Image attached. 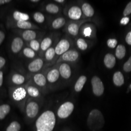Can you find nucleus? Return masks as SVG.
I'll return each mask as SVG.
<instances>
[{
  "label": "nucleus",
  "instance_id": "f3484780",
  "mask_svg": "<svg viewBox=\"0 0 131 131\" xmlns=\"http://www.w3.org/2000/svg\"><path fill=\"white\" fill-rule=\"evenodd\" d=\"M26 95V91L23 87H19L14 90L12 97L16 101H20L25 98Z\"/></svg>",
  "mask_w": 131,
  "mask_h": 131
},
{
  "label": "nucleus",
  "instance_id": "37998d69",
  "mask_svg": "<svg viewBox=\"0 0 131 131\" xmlns=\"http://www.w3.org/2000/svg\"><path fill=\"white\" fill-rule=\"evenodd\" d=\"M5 38V34L2 31L0 30V46L4 41Z\"/></svg>",
  "mask_w": 131,
  "mask_h": 131
},
{
  "label": "nucleus",
  "instance_id": "f704fd0d",
  "mask_svg": "<svg viewBox=\"0 0 131 131\" xmlns=\"http://www.w3.org/2000/svg\"><path fill=\"white\" fill-rule=\"evenodd\" d=\"M20 128V124L18 122H12L6 129V131H19Z\"/></svg>",
  "mask_w": 131,
  "mask_h": 131
},
{
  "label": "nucleus",
  "instance_id": "4468645a",
  "mask_svg": "<svg viewBox=\"0 0 131 131\" xmlns=\"http://www.w3.org/2000/svg\"><path fill=\"white\" fill-rule=\"evenodd\" d=\"M103 63L106 68L108 69H111L113 68L116 65V57L112 53H107L104 57Z\"/></svg>",
  "mask_w": 131,
  "mask_h": 131
},
{
  "label": "nucleus",
  "instance_id": "0eeeda50",
  "mask_svg": "<svg viewBox=\"0 0 131 131\" xmlns=\"http://www.w3.org/2000/svg\"><path fill=\"white\" fill-rule=\"evenodd\" d=\"M79 33L84 38H94L96 37V28L93 24L85 23L80 28Z\"/></svg>",
  "mask_w": 131,
  "mask_h": 131
},
{
  "label": "nucleus",
  "instance_id": "f03ea898",
  "mask_svg": "<svg viewBox=\"0 0 131 131\" xmlns=\"http://www.w3.org/2000/svg\"><path fill=\"white\" fill-rule=\"evenodd\" d=\"M104 123L102 113L99 110L94 109L89 113L88 119V125L90 130L96 131L101 129Z\"/></svg>",
  "mask_w": 131,
  "mask_h": 131
},
{
  "label": "nucleus",
  "instance_id": "a18cd8bd",
  "mask_svg": "<svg viewBox=\"0 0 131 131\" xmlns=\"http://www.w3.org/2000/svg\"><path fill=\"white\" fill-rule=\"evenodd\" d=\"M3 83V72L0 71V87L2 85Z\"/></svg>",
  "mask_w": 131,
  "mask_h": 131
},
{
  "label": "nucleus",
  "instance_id": "a19ab883",
  "mask_svg": "<svg viewBox=\"0 0 131 131\" xmlns=\"http://www.w3.org/2000/svg\"><path fill=\"white\" fill-rule=\"evenodd\" d=\"M125 41L128 45H131V31L127 34L125 38Z\"/></svg>",
  "mask_w": 131,
  "mask_h": 131
},
{
  "label": "nucleus",
  "instance_id": "20e7f679",
  "mask_svg": "<svg viewBox=\"0 0 131 131\" xmlns=\"http://www.w3.org/2000/svg\"><path fill=\"white\" fill-rule=\"evenodd\" d=\"M79 57V53L77 50L75 49H70L59 57L56 61V63L59 64L66 62L74 63L78 60Z\"/></svg>",
  "mask_w": 131,
  "mask_h": 131
},
{
  "label": "nucleus",
  "instance_id": "cd10ccee",
  "mask_svg": "<svg viewBox=\"0 0 131 131\" xmlns=\"http://www.w3.org/2000/svg\"><path fill=\"white\" fill-rule=\"evenodd\" d=\"M45 9L47 12L51 14H56L59 12L60 8L58 5L54 4H49L46 5L45 7Z\"/></svg>",
  "mask_w": 131,
  "mask_h": 131
},
{
  "label": "nucleus",
  "instance_id": "e433bc0d",
  "mask_svg": "<svg viewBox=\"0 0 131 131\" xmlns=\"http://www.w3.org/2000/svg\"><path fill=\"white\" fill-rule=\"evenodd\" d=\"M107 45L111 49H114L117 46V40L115 38H109L107 40Z\"/></svg>",
  "mask_w": 131,
  "mask_h": 131
},
{
  "label": "nucleus",
  "instance_id": "a878e982",
  "mask_svg": "<svg viewBox=\"0 0 131 131\" xmlns=\"http://www.w3.org/2000/svg\"><path fill=\"white\" fill-rule=\"evenodd\" d=\"M126 54V48L125 47L122 45L120 44L117 46L115 52V55L119 59H122L125 56Z\"/></svg>",
  "mask_w": 131,
  "mask_h": 131
},
{
  "label": "nucleus",
  "instance_id": "6ab92c4d",
  "mask_svg": "<svg viewBox=\"0 0 131 131\" xmlns=\"http://www.w3.org/2000/svg\"><path fill=\"white\" fill-rule=\"evenodd\" d=\"M33 79L35 83L40 86H44L46 84L47 79L45 76L41 73H38L34 76Z\"/></svg>",
  "mask_w": 131,
  "mask_h": 131
},
{
  "label": "nucleus",
  "instance_id": "6e6552de",
  "mask_svg": "<svg viewBox=\"0 0 131 131\" xmlns=\"http://www.w3.org/2000/svg\"><path fill=\"white\" fill-rule=\"evenodd\" d=\"M91 83L94 94L96 96H102L104 92V87L101 79L95 75L92 77Z\"/></svg>",
  "mask_w": 131,
  "mask_h": 131
},
{
  "label": "nucleus",
  "instance_id": "b1692460",
  "mask_svg": "<svg viewBox=\"0 0 131 131\" xmlns=\"http://www.w3.org/2000/svg\"><path fill=\"white\" fill-rule=\"evenodd\" d=\"M66 24V20L63 17H58L54 19L52 23V28L54 29H59L63 27Z\"/></svg>",
  "mask_w": 131,
  "mask_h": 131
},
{
  "label": "nucleus",
  "instance_id": "79ce46f5",
  "mask_svg": "<svg viewBox=\"0 0 131 131\" xmlns=\"http://www.w3.org/2000/svg\"><path fill=\"white\" fill-rule=\"evenodd\" d=\"M6 60L5 58L2 56H0V69H1L5 64Z\"/></svg>",
  "mask_w": 131,
  "mask_h": 131
},
{
  "label": "nucleus",
  "instance_id": "9d476101",
  "mask_svg": "<svg viewBox=\"0 0 131 131\" xmlns=\"http://www.w3.org/2000/svg\"><path fill=\"white\" fill-rule=\"evenodd\" d=\"M58 70L60 76L65 79H69L71 76V67L67 63H61L59 66Z\"/></svg>",
  "mask_w": 131,
  "mask_h": 131
},
{
  "label": "nucleus",
  "instance_id": "1a4fd4ad",
  "mask_svg": "<svg viewBox=\"0 0 131 131\" xmlns=\"http://www.w3.org/2000/svg\"><path fill=\"white\" fill-rule=\"evenodd\" d=\"M73 104L70 102H66L62 104L59 108L57 112L58 117L61 118H65L68 117L72 113L74 109Z\"/></svg>",
  "mask_w": 131,
  "mask_h": 131
},
{
  "label": "nucleus",
  "instance_id": "c85d7f7f",
  "mask_svg": "<svg viewBox=\"0 0 131 131\" xmlns=\"http://www.w3.org/2000/svg\"><path fill=\"white\" fill-rule=\"evenodd\" d=\"M25 78L24 76L19 73H15L12 75V81L15 84H23L25 81Z\"/></svg>",
  "mask_w": 131,
  "mask_h": 131
},
{
  "label": "nucleus",
  "instance_id": "c03bdc74",
  "mask_svg": "<svg viewBox=\"0 0 131 131\" xmlns=\"http://www.w3.org/2000/svg\"><path fill=\"white\" fill-rule=\"evenodd\" d=\"M12 1L11 0H0V5L10 3Z\"/></svg>",
  "mask_w": 131,
  "mask_h": 131
},
{
  "label": "nucleus",
  "instance_id": "5701e85b",
  "mask_svg": "<svg viewBox=\"0 0 131 131\" xmlns=\"http://www.w3.org/2000/svg\"><path fill=\"white\" fill-rule=\"evenodd\" d=\"M17 26L22 29L31 30L32 29H38V27L34 25L29 21H19L17 22Z\"/></svg>",
  "mask_w": 131,
  "mask_h": 131
},
{
  "label": "nucleus",
  "instance_id": "58836bf2",
  "mask_svg": "<svg viewBox=\"0 0 131 131\" xmlns=\"http://www.w3.org/2000/svg\"><path fill=\"white\" fill-rule=\"evenodd\" d=\"M123 14L124 17H127L129 15L131 14V2L127 4L126 7L124 10Z\"/></svg>",
  "mask_w": 131,
  "mask_h": 131
},
{
  "label": "nucleus",
  "instance_id": "2f4dec72",
  "mask_svg": "<svg viewBox=\"0 0 131 131\" xmlns=\"http://www.w3.org/2000/svg\"><path fill=\"white\" fill-rule=\"evenodd\" d=\"M28 94L33 97H37L39 95V91L38 89L35 86H29L27 88Z\"/></svg>",
  "mask_w": 131,
  "mask_h": 131
},
{
  "label": "nucleus",
  "instance_id": "4be33fe9",
  "mask_svg": "<svg viewBox=\"0 0 131 131\" xmlns=\"http://www.w3.org/2000/svg\"><path fill=\"white\" fill-rule=\"evenodd\" d=\"M13 17L15 20L19 21H28L30 19L29 15L25 13L21 12L19 11H14L13 14Z\"/></svg>",
  "mask_w": 131,
  "mask_h": 131
},
{
  "label": "nucleus",
  "instance_id": "423d86ee",
  "mask_svg": "<svg viewBox=\"0 0 131 131\" xmlns=\"http://www.w3.org/2000/svg\"><path fill=\"white\" fill-rule=\"evenodd\" d=\"M71 45V41L70 39L67 38L61 39L56 44L54 48L56 55L61 56L63 53L70 50Z\"/></svg>",
  "mask_w": 131,
  "mask_h": 131
},
{
  "label": "nucleus",
  "instance_id": "39448f33",
  "mask_svg": "<svg viewBox=\"0 0 131 131\" xmlns=\"http://www.w3.org/2000/svg\"><path fill=\"white\" fill-rule=\"evenodd\" d=\"M66 15L71 20L77 21L84 19L81 8L77 5H72L69 7Z\"/></svg>",
  "mask_w": 131,
  "mask_h": 131
},
{
  "label": "nucleus",
  "instance_id": "ea45409f",
  "mask_svg": "<svg viewBox=\"0 0 131 131\" xmlns=\"http://www.w3.org/2000/svg\"><path fill=\"white\" fill-rule=\"evenodd\" d=\"M130 20V19L128 17H124L122 18L120 21V23L123 25H126L129 23Z\"/></svg>",
  "mask_w": 131,
  "mask_h": 131
},
{
  "label": "nucleus",
  "instance_id": "72a5a7b5",
  "mask_svg": "<svg viewBox=\"0 0 131 131\" xmlns=\"http://www.w3.org/2000/svg\"><path fill=\"white\" fill-rule=\"evenodd\" d=\"M23 53L24 56L29 58H33L36 56L35 51L30 48H25L23 51Z\"/></svg>",
  "mask_w": 131,
  "mask_h": 131
},
{
  "label": "nucleus",
  "instance_id": "4c0bfd02",
  "mask_svg": "<svg viewBox=\"0 0 131 131\" xmlns=\"http://www.w3.org/2000/svg\"><path fill=\"white\" fill-rule=\"evenodd\" d=\"M123 70L128 72L131 71V56L123 65Z\"/></svg>",
  "mask_w": 131,
  "mask_h": 131
},
{
  "label": "nucleus",
  "instance_id": "393cba45",
  "mask_svg": "<svg viewBox=\"0 0 131 131\" xmlns=\"http://www.w3.org/2000/svg\"><path fill=\"white\" fill-rule=\"evenodd\" d=\"M52 43V38L46 37L44 38L40 43V49L42 52H46L48 49H49Z\"/></svg>",
  "mask_w": 131,
  "mask_h": 131
},
{
  "label": "nucleus",
  "instance_id": "f257e3e1",
  "mask_svg": "<svg viewBox=\"0 0 131 131\" xmlns=\"http://www.w3.org/2000/svg\"><path fill=\"white\" fill-rule=\"evenodd\" d=\"M55 124V115L51 111L43 113L36 122L37 131H52Z\"/></svg>",
  "mask_w": 131,
  "mask_h": 131
},
{
  "label": "nucleus",
  "instance_id": "c9c22d12",
  "mask_svg": "<svg viewBox=\"0 0 131 131\" xmlns=\"http://www.w3.org/2000/svg\"><path fill=\"white\" fill-rule=\"evenodd\" d=\"M30 47L35 52H37L40 49V44L37 40L34 39L30 42Z\"/></svg>",
  "mask_w": 131,
  "mask_h": 131
},
{
  "label": "nucleus",
  "instance_id": "2eb2a0df",
  "mask_svg": "<svg viewBox=\"0 0 131 131\" xmlns=\"http://www.w3.org/2000/svg\"><path fill=\"white\" fill-rule=\"evenodd\" d=\"M23 46L24 41L21 38L19 37L14 38L11 45V51L14 53H17L20 51Z\"/></svg>",
  "mask_w": 131,
  "mask_h": 131
},
{
  "label": "nucleus",
  "instance_id": "7ed1b4c3",
  "mask_svg": "<svg viewBox=\"0 0 131 131\" xmlns=\"http://www.w3.org/2000/svg\"><path fill=\"white\" fill-rule=\"evenodd\" d=\"M91 21V19H82L77 21L70 20L66 24L65 30L66 33L71 36L76 37L79 34L81 26L85 23Z\"/></svg>",
  "mask_w": 131,
  "mask_h": 131
},
{
  "label": "nucleus",
  "instance_id": "aec40b11",
  "mask_svg": "<svg viewBox=\"0 0 131 131\" xmlns=\"http://www.w3.org/2000/svg\"><path fill=\"white\" fill-rule=\"evenodd\" d=\"M86 81H87V77L85 75L80 76L79 78L77 80L74 85V89L75 91L77 92H80L83 89Z\"/></svg>",
  "mask_w": 131,
  "mask_h": 131
},
{
  "label": "nucleus",
  "instance_id": "ddd939ff",
  "mask_svg": "<svg viewBox=\"0 0 131 131\" xmlns=\"http://www.w3.org/2000/svg\"><path fill=\"white\" fill-rule=\"evenodd\" d=\"M38 105L36 102H32L28 103L26 107V113L29 117H35L38 112Z\"/></svg>",
  "mask_w": 131,
  "mask_h": 131
},
{
  "label": "nucleus",
  "instance_id": "f8f14e48",
  "mask_svg": "<svg viewBox=\"0 0 131 131\" xmlns=\"http://www.w3.org/2000/svg\"><path fill=\"white\" fill-rule=\"evenodd\" d=\"M81 8L84 19H90L95 14V11L93 7L88 3H84L81 5Z\"/></svg>",
  "mask_w": 131,
  "mask_h": 131
},
{
  "label": "nucleus",
  "instance_id": "49530a36",
  "mask_svg": "<svg viewBox=\"0 0 131 131\" xmlns=\"http://www.w3.org/2000/svg\"><path fill=\"white\" fill-rule=\"evenodd\" d=\"M55 2L56 3H58L59 4H63L64 3H65V1L64 0H56Z\"/></svg>",
  "mask_w": 131,
  "mask_h": 131
},
{
  "label": "nucleus",
  "instance_id": "c756f323",
  "mask_svg": "<svg viewBox=\"0 0 131 131\" xmlns=\"http://www.w3.org/2000/svg\"><path fill=\"white\" fill-rule=\"evenodd\" d=\"M55 49L53 47H50L45 52V58L47 61H51L56 56Z\"/></svg>",
  "mask_w": 131,
  "mask_h": 131
},
{
  "label": "nucleus",
  "instance_id": "9b49d317",
  "mask_svg": "<svg viewBox=\"0 0 131 131\" xmlns=\"http://www.w3.org/2000/svg\"><path fill=\"white\" fill-rule=\"evenodd\" d=\"M44 65V61L40 58L35 59L28 65V69L31 72H37L40 70Z\"/></svg>",
  "mask_w": 131,
  "mask_h": 131
},
{
  "label": "nucleus",
  "instance_id": "a211bd4d",
  "mask_svg": "<svg viewBox=\"0 0 131 131\" xmlns=\"http://www.w3.org/2000/svg\"><path fill=\"white\" fill-rule=\"evenodd\" d=\"M113 81L114 84L117 86H121L124 83L123 75L121 71H117L114 73Z\"/></svg>",
  "mask_w": 131,
  "mask_h": 131
},
{
  "label": "nucleus",
  "instance_id": "bb28decb",
  "mask_svg": "<svg viewBox=\"0 0 131 131\" xmlns=\"http://www.w3.org/2000/svg\"><path fill=\"white\" fill-rule=\"evenodd\" d=\"M76 43L78 48L82 51H86L89 47L88 43L83 38H78L76 40Z\"/></svg>",
  "mask_w": 131,
  "mask_h": 131
},
{
  "label": "nucleus",
  "instance_id": "dca6fc26",
  "mask_svg": "<svg viewBox=\"0 0 131 131\" xmlns=\"http://www.w3.org/2000/svg\"><path fill=\"white\" fill-rule=\"evenodd\" d=\"M60 76V75L58 69L53 68L48 71L46 76V79L50 83H53L58 80Z\"/></svg>",
  "mask_w": 131,
  "mask_h": 131
},
{
  "label": "nucleus",
  "instance_id": "473e14b6",
  "mask_svg": "<svg viewBox=\"0 0 131 131\" xmlns=\"http://www.w3.org/2000/svg\"><path fill=\"white\" fill-rule=\"evenodd\" d=\"M34 20L38 24H42L45 21V16L42 13L39 12H35L33 15Z\"/></svg>",
  "mask_w": 131,
  "mask_h": 131
},
{
  "label": "nucleus",
  "instance_id": "412c9836",
  "mask_svg": "<svg viewBox=\"0 0 131 131\" xmlns=\"http://www.w3.org/2000/svg\"><path fill=\"white\" fill-rule=\"evenodd\" d=\"M22 37L26 41H32L37 37V33L32 30H26L22 33Z\"/></svg>",
  "mask_w": 131,
  "mask_h": 131
},
{
  "label": "nucleus",
  "instance_id": "7c9ffc66",
  "mask_svg": "<svg viewBox=\"0 0 131 131\" xmlns=\"http://www.w3.org/2000/svg\"><path fill=\"white\" fill-rule=\"evenodd\" d=\"M10 107L7 104H3L0 106V119L5 118L6 115L9 112Z\"/></svg>",
  "mask_w": 131,
  "mask_h": 131
},
{
  "label": "nucleus",
  "instance_id": "de8ad7c7",
  "mask_svg": "<svg viewBox=\"0 0 131 131\" xmlns=\"http://www.w3.org/2000/svg\"><path fill=\"white\" fill-rule=\"evenodd\" d=\"M31 2L32 3H38L39 2V0H31Z\"/></svg>",
  "mask_w": 131,
  "mask_h": 131
}]
</instances>
